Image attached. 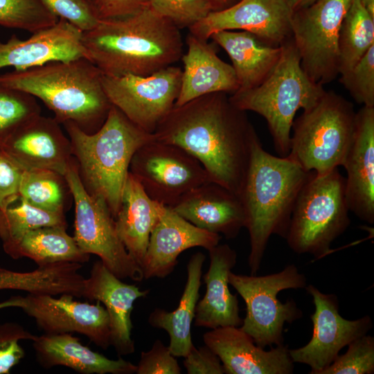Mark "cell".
Segmentation results:
<instances>
[{"label": "cell", "instance_id": "39", "mask_svg": "<svg viewBox=\"0 0 374 374\" xmlns=\"http://www.w3.org/2000/svg\"><path fill=\"white\" fill-rule=\"evenodd\" d=\"M150 6L179 29L189 28L214 11L211 0H150Z\"/></svg>", "mask_w": 374, "mask_h": 374}, {"label": "cell", "instance_id": "24", "mask_svg": "<svg viewBox=\"0 0 374 374\" xmlns=\"http://www.w3.org/2000/svg\"><path fill=\"white\" fill-rule=\"evenodd\" d=\"M208 251L210 264L203 276L206 290L197 303L195 326L210 329L240 327L242 319L238 300L229 287V275L237 262V253L229 244L220 243Z\"/></svg>", "mask_w": 374, "mask_h": 374}, {"label": "cell", "instance_id": "43", "mask_svg": "<svg viewBox=\"0 0 374 374\" xmlns=\"http://www.w3.org/2000/svg\"><path fill=\"white\" fill-rule=\"evenodd\" d=\"M184 366L188 374H224L218 356L207 346H193L184 357Z\"/></svg>", "mask_w": 374, "mask_h": 374}, {"label": "cell", "instance_id": "20", "mask_svg": "<svg viewBox=\"0 0 374 374\" xmlns=\"http://www.w3.org/2000/svg\"><path fill=\"white\" fill-rule=\"evenodd\" d=\"M82 33L72 24L59 19L54 25L33 33L26 39L12 35L6 42H0V69L13 66L20 71L84 57Z\"/></svg>", "mask_w": 374, "mask_h": 374}, {"label": "cell", "instance_id": "25", "mask_svg": "<svg viewBox=\"0 0 374 374\" xmlns=\"http://www.w3.org/2000/svg\"><path fill=\"white\" fill-rule=\"evenodd\" d=\"M207 41L190 33L187 35V51L181 57L184 70L180 91L175 105L215 92L232 94L239 89L232 65L221 60Z\"/></svg>", "mask_w": 374, "mask_h": 374}, {"label": "cell", "instance_id": "6", "mask_svg": "<svg viewBox=\"0 0 374 374\" xmlns=\"http://www.w3.org/2000/svg\"><path fill=\"white\" fill-rule=\"evenodd\" d=\"M280 46V58L269 75L257 87L237 90L229 98L240 109L256 112L265 119L276 152L286 157L296 112L313 107L326 90L303 70L292 37Z\"/></svg>", "mask_w": 374, "mask_h": 374}, {"label": "cell", "instance_id": "2", "mask_svg": "<svg viewBox=\"0 0 374 374\" xmlns=\"http://www.w3.org/2000/svg\"><path fill=\"white\" fill-rule=\"evenodd\" d=\"M84 57L105 75H148L183 55L178 28L151 6L119 18L101 19L83 31Z\"/></svg>", "mask_w": 374, "mask_h": 374}, {"label": "cell", "instance_id": "1", "mask_svg": "<svg viewBox=\"0 0 374 374\" xmlns=\"http://www.w3.org/2000/svg\"><path fill=\"white\" fill-rule=\"evenodd\" d=\"M155 139L195 157L211 181L239 195L258 137L247 116L226 93L215 92L174 105L157 125Z\"/></svg>", "mask_w": 374, "mask_h": 374}, {"label": "cell", "instance_id": "14", "mask_svg": "<svg viewBox=\"0 0 374 374\" xmlns=\"http://www.w3.org/2000/svg\"><path fill=\"white\" fill-rule=\"evenodd\" d=\"M73 298L70 294H61L59 298L42 294L12 296L0 302V310L19 308L35 320L44 334L77 332L107 350L111 346V332L105 308L98 301L91 304Z\"/></svg>", "mask_w": 374, "mask_h": 374}, {"label": "cell", "instance_id": "3", "mask_svg": "<svg viewBox=\"0 0 374 374\" xmlns=\"http://www.w3.org/2000/svg\"><path fill=\"white\" fill-rule=\"evenodd\" d=\"M311 172L287 157L265 151L258 137L251 148L247 172L238 195L245 213L251 274L260 269L272 235L286 238L299 193Z\"/></svg>", "mask_w": 374, "mask_h": 374}, {"label": "cell", "instance_id": "27", "mask_svg": "<svg viewBox=\"0 0 374 374\" xmlns=\"http://www.w3.org/2000/svg\"><path fill=\"white\" fill-rule=\"evenodd\" d=\"M162 205L152 199L129 172L114 220L120 240L140 266Z\"/></svg>", "mask_w": 374, "mask_h": 374}, {"label": "cell", "instance_id": "34", "mask_svg": "<svg viewBox=\"0 0 374 374\" xmlns=\"http://www.w3.org/2000/svg\"><path fill=\"white\" fill-rule=\"evenodd\" d=\"M64 286V276L57 264L39 266L28 272L0 267V290H22L27 294L57 295Z\"/></svg>", "mask_w": 374, "mask_h": 374}, {"label": "cell", "instance_id": "12", "mask_svg": "<svg viewBox=\"0 0 374 374\" xmlns=\"http://www.w3.org/2000/svg\"><path fill=\"white\" fill-rule=\"evenodd\" d=\"M129 172L152 199L169 207L191 190L211 181L195 157L178 145L156 139L135 152Z\"/></svg>", "mask_w": 374, "mask_h": 374}, {"label": "cell", "instance_id": "42", "mask_svg": "<svg viewBox=\"0 0 374 374\" xmlns=\"http://www.w3.org/2000/svg\"><path fill=\"white\" fill-rule=\"evenodd\" d=\"M181 368L168 346L156 339L147 352L142 351L136 374H180Z\"/></svg>", "mask_w": 374, "mask_h": 374}, {"label": "cell", "instance_id": "4", "mask_svg": "<svg viewBox=\"0 0 374 374\" xmlns=\"http://www.w3.org/2000/svg\"><path fill=\"white\" fill-rule=\"evenodd\" d=\"M102 78L101 71L81 57L0 74V85L39 98L60 124L71 121L92 134L103 125L112 107Z\"/></svg>", "mask_w": 374, "mask_h": 374}, {"label": "cell", "instance_id": "9", "mask_svg": "<svg viewBox=\"0 0 374 374\" xmlns=\"http://www.w3.org/2000/svg\"><path fill=\"white\" fill-rule=\"evenodd\" d=\"M229 283L246 304V316L240 328L254 343L265 348L283 344V327L302 317L293 299L280 302L277 296L284 290L306 287V277L294 265L265 276L236 274L231 271Z\"/></svg>", "mask_w": 374, "mask_h": 374}, {"label": "cell", "instance_id": "37", "mask_svg": "<svg viewBox=\"0 0 374 374\" xmlns=\"http://www.w3.org/2000/svg\"><path fill=\"white\" fill-rule=\"evenodd\" d=\"M346 352L321 372V374H373L374 337L364 335L348 345Z\"/></svg>", "mask_w": 374, "mask_h": 374}, {"label": "cell", "instance_id": "19", "mask_svg": "<svg viewBox=\"0 0 374 374\" xmlns=\"http://www.w3.org/2000/svg\"><path fill=\"white\" fill-rule=\"evenodd\" d=\"M203 341L220 358L226 374H291L294 372L287 346L269 350L258 346L240 327L224 326L203 335Z\"/></svg>", "mask_w": 374, "mask_h": 374}, {"label": "cell", "instance_id": "8", "mask_svg": "<svg viewBox=\"0 0 374 374\" xmlns=\"http://www.w3.org/2000/svg\"><path fill=\"white\" fill-rule=\"evenodd\" d=\"M345 177L338 168L323 175L311 171L301 188L292 213L286 240L299 254L319 259L349 226Z\"/></svg>", "mask_w": 374, "mask_h": 374}, {"label": "cell", "instance_id": "44", "mask_svg": "<svg viewBox=\"0 0 374 374\" xmlns=\"http://www.w3.org/2000/svg\"><path fill=\"white\" fill-rule=\"evenodd\" d=\"M24 170L0 147V206L19 194Z\"/></svg>", "mask_w": 374, "mask_h": 374}, {"label": "cell", "instance_id": "18", "mask_svg": "<svg viewBox=\"0 0 374 374\" xmlns=\"http://www.w3.org/2000/svg\"><path fill=\"white\" fill-rule=\"evenodd\" d=\"M0 147L24 170L47 169L64 175L73 158L70 140L60 123L41 114L22 125Z\"/></svg>", "mask_w": 374, "mask_h": 374}, {"label": "cell", "instance_id": "21", "mask_svg": "<svg viewBox=\"0 0 374 374\" xmlns=\"http://www.w3.org/2000/svg\"><path fill=\"white\" fill-rule=\"evenodd\" d=\"M346 171V197L349 211L374 223V107L356 112L352 143L341 165Z\"/></svg>", "mask_w": 374, "mask_h": 374}, {"label": "cell", "instance_id": "22", "mask_svg": "<svg viewBox=\"0 0 374 374\" xmlns=\"http://www.w3.org/2000/svg\"><path fill=\"white\" fill-rule=\"evenodd\" d=\"M149 292V290L142 291L134 284L123 282L100 260L93 263L89 276L85 278L82 297L104 305L109 319L111 346L119 356L135 350L131 314L134 303Z\"/></svg>", "mask_w": 374, "mask_h": 374}, {"label": "cell", "instance_id": "10", "mask_svg": "<svg viewBox=\"0 0 374 374\" xmlns=\"http://www.w3.org/2000/svg\"><path fill=\"white\" fill-rule=\"evenodd\" d=\"M64 176L75 203L73 238L77 244L84 252L98 256L120 279L142 281L144 278L141 267L120 240L109 207L103 199L86 191L73 157Z\"/></svg>", "mask_w": 374, "mask_h": 374}, {"label": "cell", "instance_id": "33", "mask_svg": "<svg viewBox=\"0 0 374 374\" xmlns=\"http://www.w3.org/2000/svg\"><path fill=\"white\" fill-rule=\"evenodd\" d=\"M19 195L34 206L64 214L72 197L65 177L47 169L24 170Z\"/></svg>", "mask_w": 374, "mask_h": 374}, {"label": "cell", "instance_id": "23", "mask_svg": "<svg viewBox=\"0 0 374 374\" xmlns=\"http://www.w3.org/2000/svg\"><path fill=\"white\" fill-rule=\"evenodd\" d=\"M170 208L198 228L222 234L228 240L235 238L245 227V213L239 196L215 182L191 190Z\"/></svg>", "mask_w": 374, "mask_h": 374}, {"label": "cell", "instance_id": "30", "mask_svg": "<svg viewBox=\"0 0 374 374\" xmlns=\"http://www.w3.org/2000/svg\"><path fill=\"white\" fill-rule=\"evenodd\" d=\"M66 229L64 226H47L33 229L23 236L8 256L13 259L28 258L38 267L61 262H88L90 255L79 247Z\"/></svg>", "mask_w": 374, "mask_h": 374}, {"label": "cell", "instance_id": "16", "mask_svg": "<svg viewBox=\"0 0 374 374\" xmlns=\"http://www.w3.org/2000/svg\"><path fill=\"white\" fill-rule=\"evenodd\" d=\"M292 15L285 0H238L227 8L211 12L188 29L204 40L218 31L244 30L279 46L292 37Z\"/></svg>", "mask_w": 374, "mask_h": 374}, {"label": "cell", "instance_id": "40", "mask_svg": "<svg viewBox=\"0 0 374 374\" xmlns=\"http://www.w3.org/2000/svg\"><path fill=\"white\" fill-rule=\"evenodd\" d=\"M35 335L15 322L0 324V374H9L11 368L25 356L21 340L33 341Z\"/></svg>", "mask_w": 374, "mask_h": 374}, {"label": "cell", "instance_id": "45", "mask_svg": "<svg viewBox=\"0 0 374 374\" xmlns=\"http://www.w3.org/2000/svg\"><path fill=\"white\" fill-rule=\"evenodd\" d=\"M100 20L134 14L150 6V0H89Z\"/></svg>", "mask_w": 374, "mask_h": 374}, {"label": "cell", "instance_id": "28", "mask_svg": "<svg viewBox=\"0 0 374 374\" xmlns=\"http://www.w3.org/2000/svg\"><path fill=\"white\" fill-rule=\"evenodd\" d=\"M210 38L229 55L235 73L239 89L259 85L277 64L281 46H273L255 35L244 30H222Z\"/></svg>", "mask_w": 374, "mask_h": 374}, {"label": "cell", "instance_id": "5", "mask_svg": "<svg viewBox=\"0 0 374 374\" xmlns=\"http://www.w3.org/2000/svg\"><path fill=\"white\" fill-rule=\"evenodd\" d=\"M62 125L84 189L103 199L115 218L132 158L141 145L155 139L154 133L136 126L112 105L103 125L92 134L71 121Z\"/></svg>", "mask_w": 374, "mask_h": 374}, {"label": "cell", "instance_id": "7", "mask_svg": "<svg viewBox=\"0 0 374 374\" xmlns=\"http://www.w3.org/2000/svg\"><path fill=\"white\" fill-rule=\"evenodd\" d=\"M355 122L353 103L334 91H326L313 107L294 120L287 157L307 172L327 174L342 165Z\"/></svg>", "mask_w": 374, "mask_h": 374}, {"label": "cell", "instance_id": "36", "mask_svg": "<svg viewBox=\"0 0 374 374\" xmlns=\"http://www.w3.org/2000/svg\"><path fill=\"white\" fill-rule=\"evenodd\" d=\"M41 114L36 98L0 85V143L33 117Z\"/></svg>", "mask_w": 374, "mask_h": 374}, {"label": "cell", "instance_id": "47", "mask_svg": "<svg viewBox=\"0 0 374 374\" xmlns=\"http://www.w3.org/2000/svg\"><path fill=\"white\" fill-rule=\"evenodd\" d=\"M214 11L227 8L234 4L238 0H211Z\"/></svg>", "mask_w": 374, "mask_h": 374}, {"label": "cell", "instance_id": "48", "mask_svg": "<svg viewBox=\"0 0 374 374\" xmlns=\"http://www.w3.org/2000/svg\"><path fill=\"white\" fill-rule=\"evenodd\" d=\"M364 8L374 17V0H359Z\"/></svg>", "mask_w": 374, "mask_h": 374}, {"label": "cell", "instance_id": "26", "mask_svg": "<svg viewBox=\"0 0 374 374\" xmlns=\"http://www.w3.org/2000/svg\"><path fill=\"white\" fill-rule=\"evenodd\" d=\"M33 342L36 359L46 369L62 366L81 374L136 373V365L121 357L111 359L93 351L71 333H44Z\"/></svg>", "mask_w": 374, "mask_h": 374}, {"label": "cell", "instance_id": "13", "mask_svg": "<svg viewBox=\"0 0 374 374\" xmlns=\"http://www.w3.org/2000/svg\"><path fill=\"white\" fill-rule=\"evenodd\" d=\"M181 74V68L171 65L148 75L103 74L102 82L112 105L139 127L154 133L176 103Z\"/></svg>", "mask_w": 374, "mask_h": 374}, {"label": "cell", "instance_id": "38", "mask_svg": "<svg viewBox=\"0 0 374 374\" xmlns=\"http://www.w3.org/2000/svg\"><path fill=\"white\" fill-rule=\"evenodd\" d=\"M339 82L358 104L374 107V45Z\"/></svg>", "mask_w": 374, "mask_h": 374}, {"label": "cell", "instance_id": "41", "mask_svg": "<svg viewBox=\"0 0 374 374\" xmlns=\"http://www.w3.org/2000/svg\"><path fill=\"white\" fill-rule=\"evenodd\" d=\"M58 19H64L82 32L100 21L89 0H40Z\"/></svg>", "mask_w": 374, "mask_h": 374}, {"label": "cell", "instance_id": "29", "mask_svg": "<svg viewBox=\"0 0 374 374\" xmlns=\"http://www.w3.org/2000/svg\"><path fill=\"white\" fill-rule=\"evenodd\" d=\"M206 256L202 252L193 254L187 264V279L178 306L172 312L155 308L148 321L155 328L166 330L170 339L168 347L175 357H184L194 346L191 327L199 297L202 267Z\"/></svg>", "mask_w": 374, "mask_h": 374}, {"label": "cell", "instance_id": "17", "mask_svg": "<svg viewBox=\"0 0 374 374\" xmlns=\"http://www.w3.org/2000/svg\"><path fill=\"white\" fill-rule=\"evenodd\" d=\"M221 238L220 235L198 228L170 207L162 205L141 265L144 279L167 277L174 271L181 252L195 247L209 250Z\"/></svg>", "mask_w": 374, "mask_h": 374}, {"label": "cell", "instance_id": "49", "mask_svg": "<svg viewBox=\"0 0 374 374\" xmlns=\"http://www.w3.org/2000/svg\"></svg>", "mask_w": 374, "mask_h": 374}, {"label": "cell", "instance_id": "15", "mask_svg": "<svg viewBox=\"0 0 374 374\" xmlns=\"http://www.w3.org/2000/svg\"><path fill=\"white\" fill-rule=\"evenodd\" d=\"M305 288L312 296L314 305V312L310 316L313 333L306 345L289 349V353L294 363L309 366L310 374H321L344 347L368 333L373 321L368 315L356 320L346 319L339 314L335 294L323 293L313 285Z\"/></svg>", "mask_w": 374, "mask_h": 374}, {"label": "cell", "instance_id": "46", "mask_svg": "<svg viewBox=\"0 0 374 374\" xmlns=\"http://www.w3.org/2000/svg\"><path fill=\"white\" fill-rule=\"evenodd\" d=\"M288 6L292 10L293 12L301 10L302 8H306L317 0H285Z\"/></svg>", "mask_w": 374, "mask_h": 374}, {"label": "cell", "instance_id": "35", "mask_svg": "<svg viewBox=\"0 0 374 374\" xmlns=\"http://www.w3.org/2000/svg\"><path fill=\"white\" fill-rule=\"evenodd\" d=\"M58 19L40 0H0L1 26L33 33Z\"/></svg>", "mask_w": 374, "mask_h": 374}, {"label": "cell", "instance_id": "31", "mask_svg": "<svg viewBox=\"0 0 374 374\" xmlns=\"http://www.w3.org/2000/svg\"><path fill=\"white\" fill-rule=\"evenodd\" d=\"M47 226H66L64 214L34 206L19 194L0 206V239L8 255L26 233Z\"/></svg>", "mask_w": 374, "mask_h": 374}, {"label": "cell", "instance_id": "11", "mask_svg": "<svg viewBox=\"0 0 374 374\" xmlns=\"http://www.w3.org/2000/svg\"><path fill=\"white\" fill-rule=\"evenodd\" d=\"M353 1L317 0L293 12L292 37L301 66L315 83H329L339 74V32Z\"/></svg>", "mask_w": 374, "mask_h": 374}, {"label": "cell", "instance_id": "32", "mask_svg": "<svg viewBox=\"0 0 374 374\" xmlns=\"http://www.w3.org/2000/svg\"><path fill=\"white\" fill-rule=\"evenodd\" d=\"M374 45V17L353 0L339 32V74L350 71Z\"/></svg>", "mask_w": 374, "mask_h": 374}]
</instances>
